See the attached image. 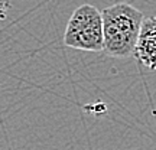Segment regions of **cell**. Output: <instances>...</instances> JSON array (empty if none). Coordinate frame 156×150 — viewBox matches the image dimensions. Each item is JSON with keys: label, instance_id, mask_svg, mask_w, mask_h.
<instances>
[{"label": "cell", "instance_id": "obj_1", "mask_svg": "<svg viewBox=\"0 0 156 150\" xmlns=\"http://www.w3.org/2000/svg\"><path fill=\"white\" fill-rule=\"evenodd\" d=\"M104 48L103 52L114 58H129L134 55L143 13L129 3H116L101 12Z\"/></svg>", "mask_w": 156, "mask_h": 150}, {"label": "cell", "instance_id": "obj_2", "mask_svg": "<svg viewBox=\"0 0 156 150\" xmlns=\"http://www.w3.org/2000/svg\"><path fill=\"white\" fill-rule=\"evenodd\" d=\"M64 44L73 49L88 52L103 51V15L95 6L83 5L74 10L64 33Z\"/></svg>", "mask_w": 156, "mask_h": 150}, {"label": "cell", "instance_id": "obj_3", "mask_svg": "<svg viewBox=\"0 0 156 150\" xmlns=\"http://www.w3.org/2000/svg\"><path fill=\"white\" fill-rule=\"evenodd\" d=\"M133 56L147 69L156 71V16L143 20Z\"/></svg>", "mask_w": 156, "mask_h": 150}, {"label": "cell", "instance_id": "obj_4", "mask_svg": "<svg viewBox=\"0 0 156 150\" xmlns=\"http://www.w3.org/2000/svg\"><path fill=\"white\" fill-rule=\"evenodd\" d=\"M9 9H10V3H9V0H0V22L6 19Z\"/></svg>", "mask_w": 156, "mask_h": 150}]
</instances>
